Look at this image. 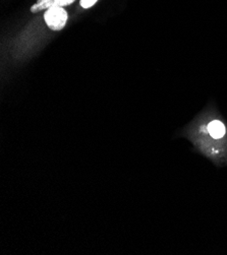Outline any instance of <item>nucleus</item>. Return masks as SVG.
Listing matches in <instances>:
<instances>
[{
    "instance_id": "nucleus-1",
    "label": "nucleus",
    "mask_w": 227,
    "mask_h": 255,
    "mask_svg": "<svg viewBox=\"0 0 227 255\" xmlns=\"http://www.w3.org/2000/svg\"><path fill=\"white\" fill-rule=\"evenodd\" d=\"M67 12L63 7H50L44 13V19L48 28L52 31H60L65 27Z\"/></svg>"
},
{
    "instance_id": "nucleus-2",
    "label": "nucleus",
    "mask_w": 227,
    "mask_h": 255,
    "mask_svg": "<svg viewBox=\"0 0 227 255\" xmlns=\"http://www.w3.org/2000/svg\"><path fill=\"white\" fill-rule=\"evenodd\" d=\"M75 0H37V2L31 6V12L36 13L42 10H47L50 7H64L72 4Z\"/></svg>"
},
{
    "instance_id": "nucleus-3",
    "label": "nucleus",
    "mask_w": 227,
    "mask_h": 255,
    "mask_svg": "<svg viewBox=\"0 0 227 255\" xmlns=\"http://www.w3.org/2000/svg\"><path fill=\"white\" fill-rule=\"evenodd\" d=\"M208 129L214 138H220L225 134V126L220 121H212L208 126Z\"/></svg>"
},
{
    "instance_id": "nucleus-4",
    "label": "nucleus",
    "mask_w": 227,
    "mask_h": 255,
    "mask_svg": "<svg viewBox=\"0 0 227 255\" xmlns=\"http://www.w3.org/2000/svg\"><path fill=\"white\" fill-rule=\"evenodd\" d=\"M98 0H81V6L83 8H90L92 7Z\"/></svg>"
}]
</instances>
